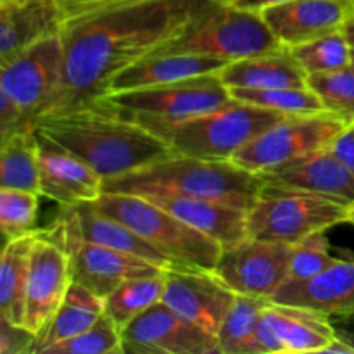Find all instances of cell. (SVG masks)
Returning <instances> with one entry per match:
<instances>
[{
	"mask_svg": "<svg viewBox=\"0 0 354 354\" xmlns=\"http://www.w3.org/2000/svg\"><path fill=\"white\" fill-rule=\"evenodd\" d=\"M348 124L328 111L287 114L244 145L232 161L248 171L261 175L277 166L330 147Z\"/></svg>",
	"mask_w": 354,
	"mask_h": 354,
	"instance_id": "9c48e42d",
	"label": "cell"
},
{
	"mask_svg": "<svg viewBox=\"0 0 354 354\" xmlns=\"http://www.w3.org/2000/svg\"><path fill=\"white\" fill-rule=\"evenodd\" d=\"M342 31H344L346 38H348L349 45H351V48L354 50V14L351 17L348 19V23L344 24V28H342Z\"/></svg>",
	"mask_w": 354,
	"mask_h": 354,
	"instance_id": "ee69618b",
	"label": "cell"
},
{
	"mask_svg": "<svg viewBox=\"0 0 354 354\" xmlns=\"http://www.w3.org/2000/svg\"><path fill=\"white\" fill-rule=\"evenodd\" d=\"M289 48L308 76L337 71L353 64V48L342 30Z\"/></svg>",
	"mask_w": 354,
	"mask_h": 354,
	"instance_id": "f546056e",
	"label": "cell"
},
{
	"mask_svg": "<svg viewBox=\"0 0 354 354\" xmlns=\"http://www.w3.org/2000/svg\"><path fill=\"white\" fill-rule=\"evenodd\" d=\"M270 301L311 308L334 318H354V259H337L306 280H286Z\"/></svg>",
	"mask_w": 354,
	"mask_h": 354,
	"instance_id": "ffe728a7",
	"label": "cell"
},
{
	"mask_svg": "<svg viewBox=\"0 0 354 354\" xmlns=\"http://www.w3.org/2000/svg\"><path fill=\"white\" fill-rule=\"evenodd\" d=\"M261 14L280 44L296 47L341 31L354 14V0H287Z\"/></svg>",
	"mask_w": 354,
	"mask_h": 354,
	"instance_id": "ac0fdd59",
	"label": "cell"
},
{
	"mask_svg": "<svg viewBox=\"0 0 354 354\" xmlns=\"http://www.w3.org/2000/svg\"><path fill=\"white\" fill-rule=\"evenodd\" d=\"M0 187L40 194L38 138L35 124L0 138Z\"/></svg>",
	"mask_w": 354,
	"mask_h": 354,
	"instance_id": "4316f807",
	"label": "cell"
},
{
	"mask_svg": "<svg viewBox=\"0 0 354 354\" xmlns=\"http://www.w3.org/2000/svg\"><path fill=\"white\" fill-rule=\"evenodd\" d=\"M268 303L266 297L237 294L218 330V354H259L258 325Z\"/></svg>",
	"mask_w": 354,
	"mask_h": 354,
	"instance_id": "83f0119b",
	"label": "cell"
},
{
	"mask_svg": "<svg viewBox=\"0 0 354 354\" xmlns=\"http://www.w3.org/2000/svg\"><path fill=\"white\" fill-rule=\"evenodd\" d=\"M287 2V0H230L228 3L235 7H242V9H251V10H265L268 7L279 6V3Z\"/></svg>",
	"mask_w": 354,
	"mask_h": 354,
	"instance_id": "60d3db41",
	"label": "cell"
},
{
	"mask_svg": "<svg viewBox=\"0 0 354 354\" xmlns=\"http://www.w3.org/2000/svg\"><path fill=\"white\" fill-rule=\"evenodd\" d=\"M61 248H64L69 254L73 282L88 287L104 301L128 280L159 275L166 270L165 266H159L130 252L92 244V242L75 241Z\"/></svg>",
	"mask_w": 354,
	"mask_h": 354,
	"instance_id": "2e32d148",
	"label": "cell"
},
{
	"mask_svg": "<svg viewBox=\"0 0 354 354\" xmlns=\"http://www.w3.org/2000/svg\"><path fill=\"white\" fill-rule=\"evenodd\" d=\"M339 258L330 252V241L327 237V230L315 232L303 241L294 244L292 256H290L289 279L287 280H306L318 275L334 265Z\"/></svg>",
	"mask_w": 354,
	"mask_h": 354,
	"instance_id": "d590c367",
	"label": "cell"
},
{
	"mask_svg": "<svg viewBox=\"0 0 354 354\" xmlns=\"http://www.w3.org/2000/svg\"><path fill=\"white\" fill-rule=\"evenodd\" d=\"M64 19L57 0L0 2V64L44 38L61 35Z\"/></svg>",
	"mask_w": 354,
	"mask_h": 354,
	"instance_id": "44dd1931",
	"label": "cell"
},
{
	"mask_svg": "<svg viewBox=\"0 0 354 354\" xmlns=\"http://www.w3.org/2000/svg\"><path fill=\"white\" fill-rule=\"evenodd\" d=\"M40 230L6 241L0 265V317L24 327V297L30 277L31 252Z\"/></svg>",
	"mask_w": 354,
	"mask_h": 354,
	"instance_id": "484cf974",
	"label": "cell"
},
{
	"mask_svg": "<svg viewBox=\"0 0 354 354\" xmlns=\"http://www.w3.org/2000/svg\"><path fill=\"white\" fill-rule=\"evenodd\" d=\"M218 75L230 90L308 86V75L286 45L265 54L228 62Z\"/></svg>",
	"mask_w": 354,
	"mask_h": 354,
	"instance_id": "cb8c5ba5",
	"label": "cell"
},
{
	"mask_svg": "<svg viewBox=\"0 0 354 354\" xmlns=\"http://www.w3.org/2000/svg\"><path fill=\"white\" fill-rule=\"evenodd\" d=\"M165 207L187 225L225 245L237 244L249 237L248 211L213 199L182 196H142Z\"/></svg>",
	"mask_w": 354,
	"mask_h": 354,
	"instance_id": "7402d4cb",
	"label": "cell"
},
{
	"mask_svg": "<svg viewBox=\"0 0 354 354\" xmlns=\"http://www.w3.org/2000/svg\"><path fill=\"white\" fill-rule=\"evenodd\" d=\"M104 97L127 116L154 131L165 124L209 113L228 102L232 93L220 75L213 73L162 85L111 92Z\"/></svg>",
	"mask_w": 354,
	"mask_h": 354,
	"instance_id": "ba28073f",
	"label": "cell"
},
{
	"mask_svg": "<svg viewBox=\"0 0 354 354\" xmlns=\"http://www.w3.org/2000/svg\"><path fill=\"white\" fill-rule=\"evenodd\" d=\"M230 0H100L66 12L64 78L52 111L102 99L114 76ZM47 114V113H45Z\"/></svg>",
	"mask_w": 354,
	"mask_h": 354,
	"instance_id": "6da1fadb",
	"label": "cell"
},
{
	"mask_svg": "<svg viewBox=\"0 0 354 354\" xmlns=\"http://www.w3.org/2000/svg\"><path fill=\"white\" fill-rule=\"evenodd\" d=\"M57 2L61 3V7H62V9H64V12H68V10L76 9V7L88 6V3L100 2V0H57Z\"/></svg>",
	"mask_w": 354,
	"mask_h": 354,
	"instance_id": "7bdbcfd3",
	"label": "cell"
},
{
	"mask_svg": "<svg viewBox=\"0 0 354 354\" xmlns=\"http://www.w3.org/2000/svg\"><path fill=\"white\" fill-rule=\"evenodd\" d=\"M280 47L259 10L220 3L152 54H199L232 62Z\"/></svg>",
	"mask_w": 354,
	"mask_h": 354,
	"instance_id": "8992f818",
	"label": "cell"
},
{
	"mask_svg": "<svg viewBox=\"0 0 354 354\" xmlns=\"http://www.w3.org/2000/svg\"><path fill=\"white\" fill-rule=\"evenodd\" d=\"M38 197L37 192L0 187V228L6 241L38 230Z\"/></svg>",
	"mask_w": 354,
	"mask_h": 354,
	"instance_id": "d6a6232c",
	"label": "cell"
},
{
	"mask_svg": "<svg viewBox=\"0 0 354 354\" xmlns=\"http://www.w3.org/2000/svg\"><path fill=\"white\" fill-rule=\"evenodd\" d=\"M71 265L64 248L38 234L31 252L30 277L24 297V327L40 334L64 303L71 286Z\"/></svg>",
	"mask_w": 354,
	"mask_h": 354,
	"instance_id": "9a60e30c",
	"label": "cell"
},
{
	"mask_svg": "<svg viewBox=\"0 0 354 354\" xmlns=\"http://www.w3.org/2000/svg\"><path fill=\"white\" fill-rule=\"evenodd\" d=\"M64 303L85 308V310L90 311H97V313H104V308H106V301L102 297L97 296L93 290H90L88 287L82 286L78 282H71L68 292H66Z\"/></svg>",
	"mask_w": 354,
	"mask_h": 354,
	"instance_id": "f35d334b",
	"label": "cell"
},
{
	"mask_svg": "<svg viewBox=\"0 0 354 354\" xmlns=\"http://www.w3.org/2000/svg\"><path fill=\"white\" fill-rule=\"evenodd\" d=\"M228 62L230 61L199 54H151L118 73L111 82L109 93L213 75L220 73Z\"/></svg>",
	"mask_w": 354,
	"mask_h": 354,
	"instance_id": "603a6c76",
	"label": "cell"
},
{
	"mask_svg": "<svg viewBox=\"0 0 354 354\" xmlns=\"http://www.w3.org/2000/svg\"><path fill=\"white\" fill-rule=\"evenodd\" d=\"M330 149L354 175V123L348 124V127L341 131V135L335 138L334 144L330 145Z\"/></svg>",
	"mask_w": 354,
	"mask_h": 354,
	"instance_id": "ab89813d",
	"label": "cell"
},
{
	"mask_svg": "<svg viewBox=\"0 0 354 354\" xmlns=\"http://www.w3.org/2000/svg\"><path fill=\"white\" fill-rule=\"evenodd\" d=\"M308 86L317 93L328 113L354 123V66L308 76Z\"/></svg>",
	"mask_w": 354,
	"mask_h": 354,
	"instance_id": "1f68e13d",
	"label": "cell"
},
{
	"mask_svg": "<svg viewBox=\"0 0 354 354\" xmlns=\"http://www.w3.org/2000/svg\"><path fill=\"white\" fill-rule=\"evenodd\" d=\"M237 294L211 270L168 266L162 301L197 327L218 335Z\"/></svg>",
	"mask_w": 354,
	"mask_h": 354,
	"instance_id": "5bb4252c",
	"label": "cell"
},
{
	"mask_svg": "<svg viewBox=\"0 0 354 354\" xmlns=\"http://www.w3.org/2000/svg\"><path fill=\"white\" fill-rule=\"evenodd\" d=\"M349 206L301 190L265 185L248 211L249 237L297 244L308 235L348 223Z\"/></svg>",
	"mask_w": 354,
	"mask_h": 354,
	"instance_id": "52a82bcc",
	"label": "cell"
},
{
	"mask_svg": "<svg viewBox=\"0 0 354 354\" xmlns=\"http://www.w3.org/2000/svg\"><path fill=\"white\" fill-rule=\"evenodd\" d=\"M263 180L234 161L171 154L124 175L106 178L102 192L135 196H182L213 199L249 211L261 194Z\"/></svg>",
	"mask_w": 354,
	"mask_h": 354,
	"instance_id": "3957f363",
	"label": "cell"
},
{
	"mask_svg": "<svg viewBox=\"0 0 354 354\" xmlns=\"http://www.w3.org/2000/svg\"><path fill=\"white\" fill-rule=\"evenodd\" d=\"M0 2H6V0H0Z\"/></svg>",
	"mask_w": 354,
	"mask_h": 354,
	"instance_id": "7dc6e473",
	"label": "cell"
},
{
	"mask_svg": "<svg viewBox=\"0 0 354 354\" xmlns=\"http://www.w3.org/2000/svg\"><path fill=\"white\" fill-rule=\"evenodd\" d=\"M61 35L44 38L0 64V90L9 93L28 121L35 123L52 109L64 78Z\"/></svg>",
	"mask_w": 354,
	"mask_h": 354,
	"instance_id": "30bf717a",
	"label": "cell"
},
{
	"mask_svg": "<svg viewBox=\"0 0 354 354\" xmlns=\"http://www.w3.org/2000/svg\"><path fill=\"white\" fill-rule=\"evenodd\" d=\"M37 138L40 196L55 201L59 206H73L99 199L104 178L95 169L38 131Z\"/></svg>",
	"mask_w": 354,
	"mask_h": 354,
	"instance_id": "d6986e66",
	"label": "cell"
},
{
	"mask_svg": "<svg viewBox=\"0 0 354 354\" xmlns=\"http://www.w3.org/2000/svg\"><path fill=\"white\" fill-rule=\"evenodd\" d=\"M127 354H214L218 339L158 301L121 328Z\"/></svg>",
	"mask_w": 354,
	"mask_h": 354,
	"instance_id": "7c38bea8",
	"label": "cell"
},
{
	"mask_svg": "<svg viewBox=\"0 0 354 354\" xmlns=\"http://www.w3.org/2000/svg\"><path fill=\"white\" fill-rule=\"evenodd\" d=\"M44 354H124L121 328L109 315L102 313L85 332L52 346Z\"/></svg>",
	"mask_w": 354,
	"mask_h": 354,
	"instance_id": "836d02e7",
	"label": "cell"
},
{
	"mask_svg": "<svg viewBox=\"0 0 354 354\" xmlns=\"http://www.w3.org/2000/svg\"><path fill=\"white\" fill-rule=\"evenodd\" d=\"M41 234L59 245L75 241L92 242V244L130 252L165 268L169 266L161 252L156 251L149 242L135 234L123 221L97 209L93 201L73 204V206H61L55 220L48 227L41 228Z\"/></svg>",
	"mask_w": 354,
	"mask_h": 354,
	"instance_id": "4fadbf2b",
	"label": "cell"
},
{
	"mask_svg": "<svg viewBox=\"0 0 354 354\" xmlns=\"http://www.w3.org/2000/svg\"><path fill=\"white\" fill-rule=\"evenodd\" d=\"M292 248L294 244L248 237L221 248L214 273L235 294L272 299L289 279Z\"/></svg>",
	"mask_w": 354,
	"mask_h": 354,
	"instance_id": "8fae6325",
	"label": "cell"
},
{
	"mask_svg": "<svg viewBox=\"0 0 354 354\" xmlns=\"http://www.w3.org/2000/svg\"><path fill=\"white\" fill-rule=\"evenodd\" d=\"M93 204L102 213L128 225L135 234L161 252L169 266L211 272L216 268L221 245L147 197L102 192Z\"/></svg>",
	"mask_w": 354,
	"mask_h": 354,
	"instance_id": "277c9868",
	"label": "cell"
},
{
	"mask_svg": "<svg viewBox=\"0 0 354 354\" xmlns=\"http://www.w3.org/2000/svg\"><path fill=\"white\" fill-rule=\"evenodd\" d=\"M324 353H330V354H354V348L346 341L344 337L337 334V337L330 342V344L325 348Z\"/></svg>",
	"mask_w": 354,
	"mask_h": 354,
	"instance_id": "b9f144b4",
	"label": "cell"
},
{
	"mask_svg": "<svg viewBox=\"0 0 354 354\" xmlns=\"http://www.w3.org/2000/svg\"><path fill=\"white\" fill-rule=\"evenodd\" d=\"M232 97L244 102L254 104V106L265 107V109L277 111L282 114H313L325 113V106L320 97L310 88H266V90H251V88H232Z\"/></svg>",
	"mask_w": 354,
	"mask_h": 354,
	"instance_id": "4dcf8cb0",
	"label": "cell"
},
{
	"mask_svg": "<svg viewBox=\"0 0 354 354\" xmlns=\"http://www.w3.org/2000/svg\"><path fill=\"white\" fill-rule=\"evenodd\" d=\"M37 335L0 317V354H35Z\"/></svg>",
	"mask_w": 354,
	"mask_h": 354,
	"instance_id": "8d00e7d4",
	"label": "cell"
},
{
	"mask_svg": "<svg viewBox=\"0 0 354 354\" xmlns=\"http://www.w3.org/2000/svg\"><path fill=\"white\" fill-rule=\"evenodd\" d=\"M348 223L354 225V204L349 206V214H348Z\"/></svg>",
	"mask_w": 354,
	"mask_h": 354,
	"instance_id": "f6af8a7d",
	"label": "cell"
},
{
	"mask_svg": "<svg viewBox=\"0 0 354 354\" xmlns=\"http://www.w3.org/2000/svg\"><path fill=\"white\" fill-rule=\"evenodd\" d=\"M30 124L35 123L26 120L16 100L7 92L0 90V138L9 137L16 130L23 127H30Z\"/></svg>",
	"mask_w": 354,
	"mask_h": 354,
	"instance_id": "74e56055",
	"label": "cell"
},
{
	"mask_svg": "<svg viewBox=\"0 0 354 354\" xmlns=\"http://www.w3.org/2000/svg\"><path fill=\"white\" fill-rule=\"evenodd\" d=\"M259 178L265 185L317 194L346 206L354 204V175L330 147L268 169Z\"/></svg>",
	"mask_w": 354,
	"mask_h": 354,
	"instance_id": "e0dca14e",
	"label": "cell"
},
{
	"mask_svg": "<svg viewBox=\"0 0 354 354\" xmlns=\"http://www.w3.org/2000/svg\"><path fill=\"white\" fill-rule=\"evenodd\" d=\"M353 66H354V50H353Z\"/></svg>",
	"mask_w": 354,
	"mask_h": 354,
	"instance_id": "bcb514c9",
	"label": "cell"
},
{
	"mask_svg": "<svg viewBox=\"0 0 354 354\" xmlns=\"http://www.w3.org/2000/svg\"><path fill=\"white\" fill-rule=\"evenodd\" d=\"M263 317L277 332L286 353H324L337 337L334 320L311 308L270 301Z\"/></svg>",
	"mask_w": 354,
	"mask_h": 354,
	"instance_id": "d4e9b609",
	"label": "cell"
},
{
	"mask_svg": "<svg viewBox=\"0 0 354 354\" xmlns=\"http://www.w3.org/2000/svg\"><path fill=\"white\" fill-rule=\"evenodd\" d=\"M166 272V270H165ZM165 272L159 275L138 277L124 282L106 297L104 313L109 315L120 328L127 327L135 317L162 299Z\"/></svg>",
	"mask_w": 354,
	"mask_h": 354,
	"instance_id": "f1b7e54d",
	"label": "cell"
},
{
	"mask_svg": "<svg viewBox=\"0 0 354 354\" xmlns=\"http://www.w3.org/2000/svg\"><path fill=\"white\" fill-rule=\"evenodd\" d=\"M283 116L287 114L232 97L209 113L165 124L156 128L154 133L165 138L171 151L178 154L232 161L244 145Z\"/></svg>",
	"mask_w": 354,
	"mask_h": 354,
	"instance_id": "5b68a950",
	"label": "cell"
},
{
	"mask_svg": "<svg viewBox=\"0 0 354 354\" xmlns=\"http://www.w3.org/2000/svg\"><path fill=\"white\" fill-rule=\"evenodd\" d=\"M100 315L102 313L62 303L57 313L45 325L44 330L37 335V351H35V354H44L52 346L76 337L82 332H85L86 328L92 327L99 320Z\"/></svg>",
	"mask_w": 354,
	"mask_h": 354,
	"instance_id": "e575fe53",
	"label": "cell"
},
{
	"mask_svg": "<svg viewBox=\"0 0 354 354\" xmlns=\"http://www.w3.org/2000/svg\"><path fill=\"white\" fill-rule=\"evenodd\" d=\"M35 130L86 162L104 180L173 152L165 138L127 116L106 97L44 114L35 121Z\"/></svg>",
	"mask_w": 354,
	"mask_h": 354,
	"instance_id": "7a4b0ae2",
	"label": "cell"
}]
</instances>
